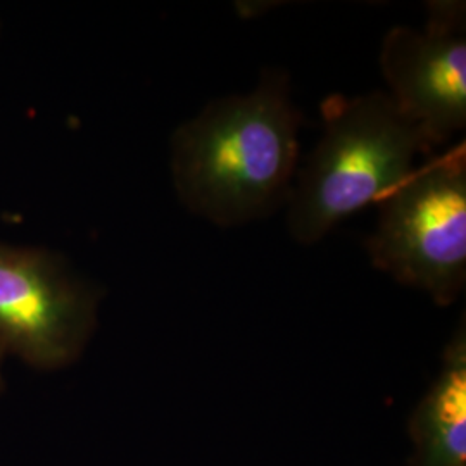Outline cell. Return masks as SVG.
<instances>
[{"label":"cell","mask_w":466,"mask_h":466,"mask_svg":"<svg viewBox=\"0 0 466 466\" xmlns=\"http://www.w3.org/2000/svg\"><path fill=\"white\" fill-rule=\"evenodd\" d=\"M300 121L283 69H267L248 94L211 100L171 135L169 167L178 199L218 227L273 215L292 194Z\"/></svg>","instance_id":"obj_1"},{"label":"cell","mask_w":466,"mask_h":466,"mask_svg":"<svg viewBox=\"0 0 466 466\" xmlns=\"http://www.w3.org/2000/svg\"><path fill=\"white\" fill-rule=\"evenodd\" d=\"M323 135L296 173L287 202V230L313 246L340 221L380 202L435 147L382 90L330 96L321 104Z\"/></svg>","instance_id":"obj_2"},{"label":"cell","mask_w":466,"mask_h":466,"mask_svg":"<svg viewBox=\"0 0 466 466\" xmlns=\"http://www.w3.org/2000/svg\"><path fill=\"white\" fill-rule=\"evenodd\" d=\"M368 237L371 265L450 306L466 285V150L417 167L380 202Z\"/></svg>","instance_id":"obj_3"},{"label":"cell","mask_w":466,"mask_h":466,"mask_svg":"<svg viewBox=\"0 0 466 466\" xmlns=\"http://www.w3.org/2000/svg\"><path fill=\"white\" fill-rule=\"evenodd\" d=\"M97 294L66 261L0 242V348L36 370L75 363L97 325Z\"/></svg>","instance_id":"obj_4"},{"label":"cell","mask_w":466,"mask_h":466,"mask_svg":"<svg viewBox=\"0 0 466 466\" xmlns=\"http://www.w3.org/2000/svg\"><path fill=\"white\" fill-rule=\"evenodd\" d=\"M423 30L394 26L383 36L387 96L433 147L466 127L465 4L432 2Z\"/></svg>","instance_id":"obj_5"},{"label":"cell","mask_w":466,"mask_h":466,"mask_svg":"<svg viewBox=\"0 0 466 466\" xmlns=\"http://www.w3.org/2000/svg\"><path fill=\"white\" fill-rule=\"evenodd\" d=\"M413 466H466L465 325L452 335L427 394L410 420Z\"/></svg>","instance_id":"obj_6"},{"label":"cell","mask_w":466,"mask_h":466,"mask_svg":"<svg viewBox=\"0 0 466 466\" xmlns=\"http://www.w3.org/2000/svg\"><path fill=\"white\" fill-rule=\"evenodd\" d=\"M4 354H5V352H4V350L0 348V363H2V358H4ZM0 387H2V371H0Z\"/></svg>","instance_id":"obj_7"}]
</instances>
